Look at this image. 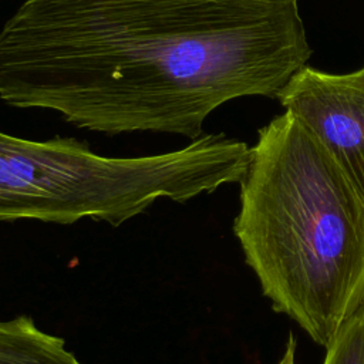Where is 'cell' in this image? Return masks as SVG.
Returning <instances> with one entry per match:
<instances>
[{"label":"cell","mask_w":364,"mask_h":364,"mask_svg":"<svg viewBox=\"0 0 364 364\" xmlns=\"http://www.w3.org/2000/svg\"><path fill=\"white\" fill-rule=\"evenodd\" d=\"M299 0H23L0 28V100L118 135L203 134L307 65Z\"/></svg>","instance_id":"6da1fadb"},{"label":"cell","mask_w":364,"mask_h":364,"mask_svg":"<svg viewBox=\"0 0 364 364\" xmlns=\"http://www.w3.org/2000/svg\"><path fill=\"white\" fill-rule=\"evenodd\" d=\"M233 232L276 311L324 348L364 306V199L290 111L259 129Z\"/></svg>","instance_id":"7a4b0ae2"},{"label":"cell","mask_w":364,"mask_h":364,"mask_svg":"<svg viewBox=\"0 0 364 364\" xmlns=\"http://www.w3.org/2000/svg\"><path fill=\"white\" fill-rule=\"evenodd\" d=\"M246 142L202 134L155 155L104 156L75 138L33 141L0 131V220L70 225L82 218L119 226L158 199L186 202L240 182Z\"/></svg>","instance_id":"3957f363"},{"label":"cell","mask_w":364,"mask_h":364,"mask_svg":"<svg viewBox=\"0 0 364 364\" xmlns=\"http://www.w3.org/2000/svg\"><path fill=\"white\" fill-rule=\"evenodd\" d=\"M277 100L318 138L364 199V65L346 74L306 65Z\"/></svg>","instance_id":"277c9868"},{"label":"cell","mask_w":364,"mask_h":364,"mask_svg":"<svg viewBox=\"0 0 364 364\" xmlns=\"http://www.w3.org/2000/svg\"><path fill=\"white\" fill-rule=\"evenodd\" d=\"M0 364H64V355L54 334L30 316H18L0 320Z\"/></svg>","instance_id":"5b68a950"},{"label":"cell","mask_w":364,"mask_h":364,"mask_svg":"<svg viewBox=\"0 0 364 364\" xmlns=\"http://www.w3.org/2000/svg\"><path fill=\"white\" fill-rule=\"evenodd\" d=\"M323 364H364V306L343 324L326 347Z\"/></svg>","instance_id":"8992f818"},{"label":"cell","mask_w":364,"mask_h":364,"mask_svg":"<svg viewBox=\"0 0 364 364\" xmlns=\"http://www.w3.org/2000/svg\"><path fill=\"white\" fill-rule=\"evenodd\" d=\"M296 338L290 334L287 344H286V350L284 354L282 357V360L279 361V364H294V358H296Z\"/></svg>","instance_id":"52a82bcc"}]
</instances>
